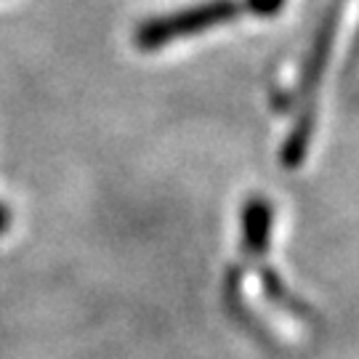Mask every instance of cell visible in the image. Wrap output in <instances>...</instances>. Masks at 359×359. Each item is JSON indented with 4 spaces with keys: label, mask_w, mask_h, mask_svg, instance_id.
Returning <instances> with one entry per match:
<instances>
[{
    "label": "cell",
    "mask_w": 359,
    "mask_h": 359,
    "mask_svg": "<svg viewBox=\"0 0 359 359\" xmlns=\"http://www.w3.org/2000/svg\"><path fill=\"white\" fill-rule=\"evenodd\" d=\"M237 13V3L231 0H210L203 6H192L184 11L168 13V16H154L147 19L139 29H136V46L142 51H154L163 48L170 40L184 38V35H194L200 29H208L213 25H224Z\"/></svg>",
    "instance_id": "6da1fadb"
},
{
    "label": "cell",
    "mask_w": 359,
    "mask_h": 359,
    "mask_svg": "<svg viewBox=\"0 0 359 359\" xmlns=\"http://www.w3.org/2000/svg\"><path fill=\"white\" fill-rule=\"evenodd\" d=\"M11 226V213H8V208L0 205V234Z\"/></svg>",
    "instance_id": "7a4b0ae2"
}]
</instances>
